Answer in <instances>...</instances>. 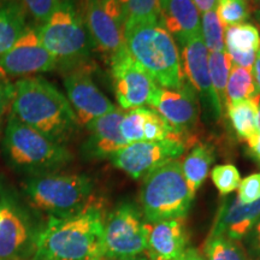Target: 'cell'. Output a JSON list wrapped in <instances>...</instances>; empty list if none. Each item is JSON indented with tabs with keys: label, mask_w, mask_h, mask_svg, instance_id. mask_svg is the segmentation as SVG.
Segmentation results:
<instances>
[{
	"label": "cell",
	"mask_w": 260,
	"mask_h": 260,
	"mask_svg": "<svg viewBox=\"0 0 260 260\" xmlns=\"http://www.w3.org/2000/svg\"><path fill=\"white\" fill-rule=\"evenodd\" d=\"M57 68V60L39 38L38 28L29 24L11 48L0 57V73L8 79H24Z\"/></svg>",
	"instance_id": "11"
},
{
	"label": "cell",
	"mask_w": 260,
	"mask_h": 260,
	"mask_svg": "<svg viewBox=\"0 0 260 260\" xmlns=\"http://www.w3.org/2000/svg\"><path fill=\"white\" fill-rule=\"evenodd\" d=\"M177 260H178V259H177Z\"/></svg>",
	"instance_id": "46"
},
{
	"label": "cell",
	"mask_w": 260,
	"mask_h": 260,
	"mask_svg": "<svg viewBox=\"0 0 260 260\" xmlns=\"http://www.w3.org/2000/svg\"><path fill=\"white\" fill-rule=\"evenodd\" d=\"M193 199L178 159L168 161L145 176L140 194L142 213L147 223L184 218Z\"/></svg>",
	"instance_id": "7"
},
{
	"label": "cell",
	"mask_w": 260,
	"mask_h": 260,
	"mask_svg": "<svg viewBox=\"0 0 260 260\" xmlns=\"http://www.w3.org/2000/svg\"><path fill=\"white\" fill-rule=\"evenodd\" d=\"M178 260H206L205 256L195 248H187Z\"/></svg>",
	"instance_id": "40"
},
{
	"label": "cell",
	"mask_w": 260,
	"mask_h": 260,
	"mask_svg": "<svg viewBox=\"0 0 260 260\" xmlns=\"http://www.w3.org/2000/svg\"><path fill=\"white\" fill-rule=\"evenodd\" d=\"M148 230L149 223L142 219L135 205H119L104 225V259H126L144 253Z\"/></svg>",
	"instance_id": "8"
},
{
	"label": "cell",
	"mask_w": 260,
	"mask_h": 260,
	"mask_svg": "<svg viewBox=\"0 0 260 260\" xmlns=\"http://www.w3.org/2000/svg\"><path fill=\"white\" fill-rule=\"evenodd\" d=\"M254 8H255V12H256V17H258L260 21V0H256Z\"/></svg>",
	"instance_id": "43"
},
{
	"label": "cell",
	"mask_w": 260,
	"mask_h": 260,
	"mask_svg": "<svg viewBox=\"0 0 260 260\" xmlns=\"http://www.w3.org/2000/svg\"><path fill=\"white\" fill-rule=\"evenodd\" d=\"M259 95L252 69L232 65L225 89V105L242 100L255 99Z\"/></svg>",
	"instance_id": "24"
},
{
	"label": "cell",
	"mask_w": 260,
	"mask_h": 260,
	"mask_svg": "<svg viewBox=\"0 0 260 260\" xmlns=\"http://www.w3.org/2000/svg\"><path fill=\"white\" fill-rule=\"evenodd\" d=\"M93 48L111 61L125 46V22L117 0H86L84 12Z\"/></svg>",
	"instance_id": "10"
},
{
	"label": "cell",
	"mask_w": 260,
	"mask_h": 260,
	"mask_svg": "<svg viewBox=\"0 0 260 260\" xmlns=\"http://www.w3.org/2000/svg\"><path fill=\"white\" fill-rule=\"evenodd\" d=\"M148 109L136 107L124 113L121 124V133L128 144L145 141L144 140V124L147 118Z\"/></svg>",
	"instance_id": "31"
},
{
	"label": "cell",
	"mask_w": 260,
	"mask_h": 260,
	"mask_svg": "<svg viewBox=\"0 0 260 260\" xmlns=\"http://www.w3.org/2000/svg\"><path fill=\"white\" fill-rule=\"evenodd\" d=\"M23 190L34 209L67 218L92 205L93 181L86 175L47 174L24 181Z\"/></svg>",
	"instance_id": "6"
},
{
	"label": "cell",
	"mask_w": 260,
	"mask_h": 260,
	"mask_svg": "<svg viewBox=\"0 0 260 260\" xmlns=\"http://www.w3.org/2000/svg\"><path fill=\"white\" fill-rule=\"evenodd\" d=\"M40 229L10 191L0 187V260H28Z\"/></svg>",
	"instance_id": "9"
},
{
	"label": "cell",
	"mask_w": 260,
	"mask_h": 260,
	"mask_svg": "<svg viewBox=\"0 0 260 260\" xmlns=\"http://www.w3.org/2000/svg\"><path fill=\"white\" fill-rule=\"evenodd\" d=\"M246 2L248 3L249 5H253V6H254V5H255V3H256V0H246Z\"/></svg>",
	"instance_id": "45"
},
{
	"label": "cell",
	"mask_w": 260,
	"mask_h": 260,
	"mask_svg": "<svg viewBox=\"0 0 260 260\" xmlns=\"http://www.w3.org/2000/svg\"><path fill=\"white\" fill-rule=\"evenodd\" d=\"M10 112L23 124L61 145L79 125L68 98L41 76L16 81Z\"/></svg>",
	"instance_id": "2"
},
{
	"label": "cell",
	"mask_w": 260,
	"mask_h": 260,
	"mask_svg": "<svg viewBox=\"0 0 260 260\" xmlns=\"http://www.w3.org/2000/svg\"><path fill=\"white\" fill-rule=\"evenodd\" d=\"M237 199L242 204H252L260 200V172L241 180L237 188Z\"/></svg>",
	"instance_id": "34"
},
{
	"label": "cell",
	"mask_w": 260,
	"mask_h": 260,
	"mask_svg": "<svg viewBox=\"0 0 260 260\" xmlns=\"http://www.w3.org/2000/svg\"><path fill=\"white\" fill-rule=\"evenodd\" d=\"M103 210L92 204L67 218L50 217L39 230L30 260H103Z\"/></svg>",
	"instance_id": "1"
},
{
	"label": "cell",
	"mask_w": 260,
	"mask_h": 260,
	"mask_svg": "<svg viewBox=\"0 0 260 260\" xmlns=\"http://www.w3.org/2000/svg\"><path fill=\"white\" fill-rule=\"evenodd\" d=\"M117 3L121 6L125 28L159 22V0H117Z\"/></svg>",
	"instance_id": "25"
},
{
	"label": "cell",
	"mask_w": 260,
	"mask_h": 260,
	"mask_svg": "<svg viewBox=\"0 0 260 260\" xmlns=\"http://www.w3.org/2000/svg\"><path fill=\"white\" fill-rule=\"evenodd\" d=\"M258 128H259V132H260V99H259V103H258Z\"/></svg>",
	"instance_id": "44"
},
{
	"label": "cell",
	"mask_w": 260,
	"mask_h": 260,
	"mask_svg": "<svg viewBox=\"0 0 260 260\" xmlns=\"http://www.w3.org/2000/svg\"><path fill=\"white\" fill-rule=\"evenodd\" d=\"M229 54L230 60H232L233 65L236 67L246 68V69H253V65H254L255 58H256V52H247V53H241V52H235V51H226Z\"/></svg>",
	"instance_id": "37"
},
{
	"label": "cell",
	"mask_w": 260,
	"mask_h": 260,
	"mask_svg": "<svg viewBox=\"0 0 260 260\" xmlns=\"http://www.w3.org/2000/svg\"><path fill=\"white\" fill-rule=\"evenodd\" d=\"M206 260H249L241 243L224 236H209L204 246Z\"/></svg>",
	"instance_id": "27"
},
{
	"label": "cell",
	"mask_w": 260,
	"mask_h": 260,
	"mask_svg": "<svg viewBox=\"0 0 260 260\" xmlns=\"http://www.w3.org/2000/svg\"><path fill=\"white\" fill-rule=\"evenodd\" d=\"M211 178H212L213 184L218 189L219 194L225 197V195L232 194L234 190L239 188L241 176L236 167L232 164L217 165L211 171Z\"/></svg>",
	"instance_id": "32"
},
{
	"label": "cell",
	"mask_w": 260,
	"mask_h": 260,
	"mask_svg": "<svg viewBox=\"0 0 260 260\" xmlns=\"http://www.w3.org/2000/svg\"><path fill=\"white\" fill-rule=\"evenodd\" d=\"M2 148L9 167L30 177L52 174L73 159L64 145L23 124L11 112L3 134Z\"/></svg>",
	"instance_id": "4"
},
{
	"label": "cell",
	"mask_w": 260,
	"mask_h": 260,
	"mask_svg": "<svg viewBox=\"0 0 260 260\" xmlns=\"http://www.w3.org/2000/svg\"><path fill=\"white\" fill-rule=\"evenodd\" d=\"M260 95L255 99L242 100L226 105L228 116L239 139L249 141L259 133L258 128V103Z\"/></svg>",
	"instance_id": "22"
},
{
	"label": "cell",
	"mask_w": 260,
	"mask_h": 260,
	"mask_svg": "<svg viewBox=\"0 0 260 260\" xmlns=\"http://www.w3.org/2000/svg\"><path fill=\"white\" fill-rule=\"evenodd\" d=\"M188 235L183 218L149 223L148 260H177L186 251Z\"/></svg>",
	"instance_id": "19"
},
{
	"label": "cell",
	"mask_w": 260,
	"mask_h": 260,
	"mask_svg": "<svg viewBox=\"0 0 260 260\" xmlns=\"http://www.w3.org/2000/svg\"><path fill=\"white\" fill-rule=\"evenodd\" d=\"M245 239L247 240V246L251 255L255 260H260V217Z\"/></svg>",
	"instance_id": "36"
},
{
	"label": "cell",
	"mask_w": 260,
	"mask_h": 260,
	"mask_svg": "<svg viewBox=\"0 0 260 260\" xmlns=\"http://www.w3.org/2000/svg\"><path fill=\"white\" fill-rule=\"evenodd\" d=\"M201 38L209 53L225 51L224 27L216 14V10L205 12L201 16Z\"/></svg>",
	"instance_id": "29"
},
{
	"label": "cell",
	"mask_w": 260,
	"mask_h": 260,
	"mask_svg": "<svg viewBox=\"0 0 260 260\" xmlns=\"http://www.w3.org/2000/svg\"><path fill=\"white\" fill-rule=\"evenodd\" d=\"M12 96H14V83H11V81L4 74L0 73V134H2L5 117L9 116L8 112L11 106Z\"/></svg>",
	"instance_id": "35"
},
{
	"label": "cell",
	"mask_w": 260,
	"mask_h": 260,
	"mask_svg": "<svg viewBox=\"0 0 260 260\" xmlns=\"http://www.w3.org/2000/svg\"><path fill=\"white\" fill-rule=\"evenodd\" d=\"M27 19V12L16 0H0V57L21 37Z\"/></svg>",
	"instance_id": "21"
},
{
	"label": "cell",
	"mask_w": 260,
	"mask_h": 260,
	"mask_svg": "<svg viewBox=\"0 0 260 260\" xmlns=\"http://www.w3.org/2000/svg\"><path fill=\"white\" fill-rule=\"evenodd\" d=\"M123 110L116 109L90 122L87 128L89 136L83 145V154L87 158H110L129 144L121 133V124L124 117Z\"/></svg>",
	"instance_id": "17"
},
{
	"label": "cell",
	"mask_w": 260,
	"mask_h": 260,
	"mask_svg": "<svg viewBox=\"0 0 260 260\" xmlns=\"http://www.w3.org/2000/svg\"><path fill=\"white\" fill-rule=\"evenodd\" d=\"M183 142L164 140V141H140L130 144L112 154V164L121 169L135 180L147 176L149 172L178 159L186 151Z\"/></svg>",
	"instance_id": "13"
},
{
	"label": "cell",
	"mask_w": 260,
	"mask_h": 260,
	"mask_svg": "<svg viewBox=\"0 0 260 260\" xmlns=\"http://www.w3.org/2000/svg\"><path fill=\"white\" fill-rule=\"evenodd\" d=\"M247 145H248L251 154L256 159V160L260 161V132L254 136V138L249 140V141H247Z\"/></svg>",
	"instance_id": "38"
},
{
	"label": "cell",
	"mask_w": 260,
	"mask_h": 260,
	"mask_svg": "<svg viewBox=\"0 0 260 260\" xmlns=\"http://www.w3.org/2000/svg\"><path fill=\"white\" fill-rule=\"evenodd\" d=\"M64 88L80 125L87 126L94 119L117 109L111 100L98 88L92 77L89 63L65 71Z\"/></svg>",
	"instance_id": "12"
},
{
	"label": "cell",
	"mask_w": 260,
	"mask_h": 260,
	"mask_svg": "<svg viewBox=\"0 0 260 260\" xmlns=\"http://www.w3.org/2000/svg\"><path fill=\"white\" fill-rule=\"evenodd\" d=\"M125 46L161 88L177 89L187 82L176 42L159 22L125 28Z\"/></svg>",
	"instance_id": "3"
},
{
	"label": "cell",
	"mask_w": 260,
	"mask_h": 260,
	"mask_svg": "<svg viewBox=\"0 0 260 260\" xmlns=\"http://www.w3.org/2000/svg\"><path fill=\"white\" fill-rule=\"evenodd\" d=\"M38 25L44 23L63 0H16Z\"/></svg>",
	"instance_id": "33"
},
{
	"label": "cell",
	"mask_w": 260,
	"mask_h": 260,
	"mask_svg": "<svg viewBox=\"0 0 260 260\" xmlns=\"http://www.w3.org/2000/svg\"><path fill=\"white\" fill-rule=\"evenodd\" d=\"M216 14L224 28L245 23L251 14V8L246 0H218Z\"/></svg>",
	"instance_id": "30"
},
{
	"label": "cell",
	"mask_w": 260,
	"mask_h": 260,
	"mask_svg": "<svg viewBox=\"0 0 260 260\" xmlns=\"http://www.w3.org/2000/svg\"><path fill=\"white\" fill-rule=\"evenodd\" d=\"M232 60L226 50L223 52H211L209 53V69L212 86L220 105H225V89L229 79Z\"/></svg>",
	"instance_id": "28"
},
{
	"label": "cell",
	"mask_w": 260,
	"mask_h": 260,
	"mask_svg": "<svg viewBox=\"0 0 260 260\" xmlns=\"http://www.w3.org/2000/svg\"><path fill=\"white\" fill-rule=\"evenodd\" d=\"M117 102L123 110H133L151 102L158 84L130 56L126 47L110 61Z\"/></svg>",
	"instance_id": "14"
},
{
	"label": "cell",
	"mask_w": 260,
	"mask_h": 260,
	"mask_svg": "<svg viewBox=\"0 0 260 260\" xmlns=\"http://www.w3.org/2000/svg\"><path fill=\"white\" fill-rule=\"evenodd\" d=\"M159 22L180 45L201 35L200 12L193 0H159Z\"/></svg>",
	"instance_id": "20"
},
{
	"label": "cell",
	"mask_w": 260,
	"mask_h": 260,
	"mask_svg": "<svg viewBox=\"0 0 260 260\" xmlns=\"http://www.w3.org/2000/svg\"><path fill=\"white\" fill-rule=\"evenodd\" d=\"M252 74H253V77H254L255 86L256 88H258V92L260 94V50L256 52V58H255L254 65H253Z\"/></svg>",
	"instance_id": "41"
},
{
	"label": "cell",
	"mask_w": 260,
	"mask_h": 260,
	"mask_svg": "<svg viewBox=\"0 0 260 260\" xmlns=\"http://www.w3.org/2000/svg\"><path fill=\"white\" fill-rule=\"evenodd\" d=\"M37 28L42 45L54 57L58 67L67 71L88 64L93 45L79 0H63Z\"/></svg>",
	"instance_id": "5"
},
{
	"label": "cell",
	"mask_w": 260,
	"mask_h": 260,
	"mask_svg": "<svg viewBox=\"0 0 260 260\" xmlns=\"http://www.w3.org/2000/svg\"><path fill=\"white\" fill-rule=\"evenodd\" d=\"M213 159L212 148L206 145H199L195 146L182 162V172L186 178L188 189L193 197L206 180Z\"/></svg>",
	"instance_id": "23"
},
{
	"label": "cell",
	"mask_w": 260,
	"mask_h": 260,
	"mask_svg": "<svg viewBox=\"0 0 260 260\" xmlns=\"http://www.w3.org/2000/svg\"><path fill=\"white\" fill-rule=\"evenodd\" d=\"M180 57L187 81L201 98L211 116L213 118H219L223 107L213 89L209 69V51L201 35L181 45Z\"/></svg>",
	"instance_id": "15"
},
{
	"label": "cell",
	"mask_w": 260,
	"mask_h": 260,
	"mask_svg": "<svg viewBox=\"0 0 260 260\" xmlns=\"http://www.w3.org/2000/svg\"><path fill=\"white\" fill-rule=\"evenodd\" d=\"M103 260H148L144 258V256H133V258H126V259H103Z\"/></svg>",
	"instance_id": "42"
},
{
	"label": "cell",
	"mask_w": 260,
	"mask_h": 260,
	"mask_svg": "<svg viewBox=\"0 0 260 260\" xmlns=\"http://www.w3.org/2000/svg\"><path fill=\"white\" fill-rule=\"evenodd\" d=\"M194 4L197 5L198 10L201 14H205L207 11H212V10L216 9L217 2L218 0H193Z\"/></svg>",
	"instance_id": "39"
},
{
	"label": "cell",
	"mask_w": 260,
	"mask_h": 260,
	"mask_svg": "<svg viewBox=\"0 0 260 260\" xmlns=\"http://www.w3.org/2000/svg\"><path fill=\"white\" fill-rule=\"evenodd\" d=\"M226 51L247 53L260 50V32L255 25L251 23H240L225 28L224 35Z\"/></svg>",
	"instance_id": "26"
},
{
	"label": "cell",
	"mask_w": 260,
	"mask_h": 260,
	"mask_svg": "<svg viewBox=\"0 0 260 260\" xmlns=\"http://www.w3.org/2000/svg\"><path fill=\"white\" fill-rule=\"evenodd\" d=\"M148 105L182 133L189 132L199 119L198 94L188 81L177 89L158 87Z\"/></svg>",
	"instance_id": "16"
},
{
	"label": "cell",
	"mask_w": 260,
	"mask_h": 260,
	"mask_svg": "<svg viewBox=\"0 0 260 260\" xmlns=\"http://www.w3.org/2000/svg\"><path fill=\"white\" fill-rule=\"evenodd\" d=\"M260 217V200L242 204L236 198H228L220 205L209 236H224L240 241L248 235Z\"/></svg>",
	"instance_id": "18"
}]
</instances>
